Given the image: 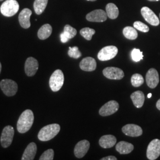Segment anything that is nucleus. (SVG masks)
Segmentation results:
<instances>
[{"label": "nucleus", "mask_w": 160, "mask_h": 160, "mask_svg": "<svg viewBox=\"0 0 160 160\" xmlns=\"http://www.w3.org/2000/svg\"><path fill=\"white\" fill-rule=\"evenodd\" d=\"M61 127L59 125L53 123L44 126L40 129L38 133V138L41 141H48L55 137L60 131Z\"/></svg>", "instance_id": "f03ea898"}, {"label": "nucleus", "mask_w": 160, "mask_h": 160, "mask_svg": "<svg viewBox=\"0 0 160 160\" xmlns=\"http://www.w3.org/2000/svg\"><path fill=\"white\" fill-rule=\"evenodd\" d=\"M90 144L87 140H82L77 143L74 148V154L77 158H81L85 156L90 148Z\"/></svg>", "instance_id": "dca6fc26"}, {"label": "nucleus", "mask_w": 160, "mask_h": 160, "mask_svg": "<svg viewBox=\"0 0 160 160\" xmlns=\"http://www.w3.org/2000/svg\"><path fill=\"white\" fill-rule=\"evenodd\" d=\"M107 18L106 12L101 9L95 10L86 16V19L92 22H103L107 20Z\"/></svg>", "instance_id": "f8f14e48"}, {"label": "nucleus", "mask_w": 160, "mask_h": 160, "mask_svg": "<svg viewBox=\"0 0 160 160\" xmlns=\"http://www.w3.org/2000/svg\"><path fill=\"white\" fill-rule=\"evenodd\" d=\"M97 63L96 60L92 57H86L80 62V68L84 71L91 72L96 69Z\"/></svg>", "instance_id": "a211bd4d"}, {"label": "nucleus", "mask_w": 160, "mask_h": 160, "mask_svg": "<svg viewBox=\"0 0 160 160\" xmlns=\"http://www.w3.org/2000/svg\"><path fill=\"white\" fill-rule=\"evenodd\" d=\"M141 14L146 22L151 25L157 26L160 24V20L154 12L147 7H143L141 9Z\"/></svg>", "instance_id": "9b49d317"}, {"label": "nucleus", "mask_w": 160, "mask_h": 160, "mask_svg": "<svg viewBox=\"0 0 160 160\" xmlns=\"http://www.w3.org/2000/svg\"><path fill=\"white\" fill-rule=\"evenodd\" d=\"M159 75L154 68L149 69L146 74L147 84L151 88H154L159 83Z\"/></svg>", "instance_id": "4468645a"}, {"label": "nucleus", "mask_w": 160, "mask_h": 160, "mask_svg": "<svg viewBox=\"0 0 160 160\" xmlns=\"http://www.w3.org/2000/svg\"><path fill=\"white\" fill-rule=\"evenodd\" d=\"M106 14L110 19H116L119 16V9L113 3H109L106 7Z\"/></svg>", "instance_id": "b1692460"}, {"label": "nucleus", "mask_w": 160, "mask_h": 160, "mask_svg": "<svg viewBox=\"0 0 160 160\" xmlns=\"http://www.w3.org/2000/svg\"><path fill=\"white\" fill-rule=\"evenodd\" d=\"M37 152V146L34 142L29 143L24 150L22 160H34L35 155Z\"/></svg>", "instance_id": "aec40b11"}, {"label": "nucleus", "mask_w": 160, "mask_h": 160, "mask_svg": "<svg viewBox=\"0 0 160 160\" xmlns=\"http://www.w3.org/2000/svg\"><path fill=\"white\" fill-rule=\"evenodd\" d=\"M1 63L0 62V74H1Z\"/></svg>", "instance_id": "58836bf2"}, {"label": "nucleus", "mask_w": 160, "mask_h": 160, "mask_svg": "<svg viewBox=\"0 0 160 160\" xmlns=\"http://www.w3.org/2000/svg\"><path fill=\"white\" fill-rule=\"evenodd\" d=\"M123 33L126 39L129 40H135L137 38L138 33L135 28L131 26H127L123 30Z\"/></svg>", "instance_id": "a878e982"}, {"label": "nucleus", "mask_w": 160, "mask_h": 160, "mask_svg": "<svg viewBox=\"0 0 160 160\" xmlns=\"http://www.w3.org/2000/svg\"><path fill=\"white\" fill-rule=\"evenodd\" d=\"M133 27L134 28L144 33H147L149 30L148 26L147 25L139 21H137L133 23Z\"/></svg>", "instance_id": "473e14b6"}, {"label": "nucleus", "mask_w": 160, "mask_h": 160, "mask_svg": "<svg viewBox=\"0 0 160 160\" xmlns=\"http://www.w3.org/2000/svg\"><path fill=\"white\" fill-rule=\"evenodd\" d=\"M151 96H152V94H151V93H149L147 97H148V98H151Z\"/></svg>", "instance_id": "e433bc0d"}, {"label": "nucleus", "mask_w": 160, "mask_h": 160, "mask_svg": "<svg viewBox=\"0 0 160 160\" xmlns=\"http://www.w3.org/2000/svg\"><path fill=\"white\" fill-rule=\"evenodd\" d=\"M63 33L66 35V36L69 39H71L73 38H74L75 35L77 33V30L74 28L71 27L68 24H67L63 29Z\"/></svg>", "instance_id": "c85d7f7f"}, {"label": "nucleus", "mask_w": 160, "mask_h": 160, "mask_svg": "<svg viewBox=\"0 0 160 160\" xmlns=\"http://www.w3.org/2000/svg\"><path fill=\"white\" fill-rule=\"evenodd\" d=\"M122 132L127 136L131 137H138L142 134V128L134 124H128L122 128Z\"/></svg>", "instance_id": "2eb2a0df"}, {"label": "nucleus", "mask_w": 160, "mask_h": 160, "mask_svg": "<svg viewBox=\"0 0 160 160\" xmlns=\"http://www.w3.org/2000/svg\"><path fill=\"white\" fill-rule=\"evenodd\" d=\"M64 75L61 70L55 71L49 79V86L53 92H58L63 86Z\"/></svg>", "instance_id": "20e7f679"}, {"label": "nucleus", "mask_w": 160, "mask_h": 160, "mask_svg": "<svg viewBox=\"0 0 160 160\" xmlns=\"http://www.w3.org/2000/svg\"><path fill=\"white\" fill-rule=\"evenodd\" d=\"M134 147L131 143L125 141H120L116 145V151L120 154H128L133 150Z\"/></svg>", "instance_id": "412c9836"}, {"label": "nucleus", "mask_w": 160, "mask_h": 160, "mask_svg": "<svg viewBox=\"0 0 160 160\" xmlns=\"http://www.w3.org/2000/svg\"><path fill=\"white\" fill-rule=\"evenodd\" d=\"M52 28L49 24H45L40 28L38 32V36L40 40H45L48 39L52 34Z\"/></svg>", "instance_id": "5701e85b"}, {"label": "nucleus", "mask_w": 160, "mask_h": 160, "mask_svg": "<svg viewBox=\"0 0 160 160\" xmlns=\"http://www.w3.org/2000/svg\"><path fill=\"white\" fill-rule=\"evenodd\" d=\"M54 157V151L52 149L45 151L39 158L40 160H52Z\"/></svg>", "instance_id": "2f4dec72"}, {"label": "nucleus", "mask_w": 160, "mask_h": 160, "mask_svg": "<svg viewBox=\"0 0 160 160\" xmlns=\"http://www.w3.org/2000/svg\"></svg>", "instance_id": "79ce46f5"}, {"label": "nucleus", "mask_w": 160, "mask_h": 160, "mask_svg": "<svg viewBox=\"0 0 160 160\" xmlns=\"http://www.w3.org/2000/svg\"><path fill=\"white\" fill-rule=\"evenodd\" d=\"M32 14V12L29 8H24L20 12L18 16V21L20 26L24 29H29L30 27V18Z\"/></svg>", "instance_id": "f3484780"}, {"label": "nucleus", "mask_w": 160, "mask_h": 160, "mask_svg": "<svg viewBox=\"0 0 160 160\" xmlns=\"http://www.w3.org/2000/svg\"><path fill=\"white\" fill-rule=\"evenodd\" d=\"M149 1H160V0H148Z\"/></svg>", "instance_id": "4c0bfd02"}, {"label": "nucleus", "mask_w": 160, "mask_h": 160, "mask_svg": "<svg viewBox=\"0 0 160 160\" xmlns=\"http://www.w3.org/2000/svg\"><path fill=\"white\" fill-rule=\"evenodd\" d=\"M160 155V140L155 139L149 143L147 150V157L150 160L157 159Z\"/></svg>", "instance_id": "6e6552de"}, {"label": "nucleus", "mask_w": 160, "mask_h": 160, "mask_svg": "<svg viewBox=\"0 0 160 160\" xmlns=\"http://www.w3.org/2000/svg\"><path fill=\"white\" fill-rule=\"evenodd\" d=\"M60 38H61V41L62 43H67L69 39L66 36V35L64 34L63 33H62L60 35Z\"/></svg>", "instance_id": "72a5a7b5"}, {"label": "nucleus", "mask_w": 160, "mask_h": 160, "mask_svg": "<svg viewBox=\"0 0 160 160\" xmlns=\"http://www.w3.org/2000/svg\"><path fill=\"white\" fill-rule=\"evenodd\" d=\"M118 49L116 46H105L99 51L97 57L100 61H106L114 58L118 54Z\"/></svg>", "instance_id": "423d86ee"}, {"label": "nucleus", "mask_w": 160, "mask_h": 160, "mask_svg": "<svg viewBox=\"0 0 160 160\" xmlns=\"http://www.w3.org/2000/svg\"><path fill=\"white\" fill-rule=\"evenodd\" d=\"M0 87L4 94L7 96H13L18 90L17 84L13 80L4 79L0 82Z\"/></svg>", "instance_id": "39448f33"}, {"label": "nucleus", "mask_w": 160, "mask_h": 160, "mask_svg": "<svg viewBox=\"0 0 160 160\" xmlns=\"http://www.w3.org/2000/svg\"><path fill=\"white\" fill-rule=\"evenodd\" d=\"M48 0H35L33 4L34 12L36 14L40 15L45 11Z\"/></svg>", "instance_id": "393cba45"}, {"label": "nucleus", "mask_w": 160, "mask_h": 160, "mask_svg": "<svg viewBox=\"0 0 160 160\" xmlns=\"http://www.w3.org/2000/svg\"><path fill=\"white\" fill-rule=\"evenodd\" d=\"M68 54L69 57L73 58L75 59H78L82 55L81 53L80 52L78 49V48L77 46H74L72 48L69 47Z\"/></svg>", "instance_id": "7c9ffc66"}, {"label": "nucleus", "mask_w": 160, "mask_h": 160, "mask_svg": "<svg viewBox=\"0 0 160 160\" xmlns=\"http://www.w3.org/2000/svg\"><path fill=\"white\" fill-rule=\"evenodd\" d=\"M103 74L105 77L110 80H121L125 75L121 69L116 67H107L103 69Z\"/></svg>", "instance_id": "9d476101"}, {"label": "nucleus", "mask_w": 160, "mask_h": 160, "mask_svg": "<svg viewBox=\"0 0 160 160\" xmlns=\"http://www.w3.org/2000/svg\"><path fill=\"white\" fill-rule=\"evenodd\" d=\"M144 82L143 77L139 74H135L132 76L131 84L135 87L142 86Z\"/></svg>", "instance_id": "bb28decb"}, {"label": "nucleus", "mask_w": 160, "mask_h": 160, "mask_svg": "<svg viewBox=\"0 0 160 160\" xmlns=\"http://www.w3.org/2000/svg\"><path fill=\"white\" fill-rule=\"evenodd\" d=\"M34 122V114L33 112L27 109L20 115L17 121V131L20 133H24L29 131Z\"/></svg>", "instance_id": "f257e3e1"}, {"label": "nucleus", "mask_w": 160, "mask_h": 160, "mask_svg": "<svg viewBox=\"0 0 160 160\" xmlns=\"http://www.w3.org/2000/svg\"><path fill=\"white\" fill-rule=\"evenodd\" d=\"M87 1H95L96 0H87Z\"/></svg>", "instance_id": "ea45409f"}, {"label": "nucleus", "mask_w": 160, "mask_h": 160, "mask_svg": "<svg viewBox=\"0 0 160 160\" xmlns=\"http://www.w3.org/2000/svg\"><path fill=\"white\" fill-rule=\"evenodd\" d=\"M14 135V130L12 126H6L2 130L1 136V144L4 148L10 147Z\"/></svg>", "instance_id": "0eeeda50"}, {"label": "nucleus", "mask_w": 160, "mask_h": 160, "mask_svg": "<svg viewBox=\"0 0 160 160\" xmlns=\"http://www.w3.org/2000/svg\"><path fill=\"white\" fill-rule=\"evenodd\" d=\"M131 57L132 60L137 62L143 59V53L139 49H133L132 51Z\"/></svg>", "instance_id": "c756f323"}, {"label": "nucleus", "mask_w": 160, "mask_h": 160, "mask_svg": "<svg viewBox=\"0 0 160 160\" xmlns=\"http://www.w3.org/2000/svg\"><path fill=\"white\" fill-rule=\"evenodd\" d=\"M95 33L96 31L94 29L88 28H85L80 30V34L87 40H92V36Z\"/></svg>", "instance_id": "cd10ccee"}, {"label": "nucleus", "mask_w": 160, "mask_h": 160, "mask_svg": "<svg viewBox=\"0 0 160 160\" xmlns=\"http://www.w3.org/2000/svg\"><path fill=\"white\" fill-rule=\"evenodd\" d=\"M19 10V4L16 0H6L0 7L1 14L6 17H12Z\"/></svg>", "instance_id": "7ed1b4c3"}, {"label": "nucleus", "mask_w": 160, "mask_h": 160, "mask_svg": "<svg viewBox=\"0 0 160 160\" xmlns=\"http://www.w3.org/2000/svg\"><path fill=\"white\" fill-rule=\"evenodd\" d=\"M101 160H117V158L114 157V156H108L106 157H104L103 158H102Z\"/></svg>", "instance_id": "f704fd0d"}, {"label": "nucleus", "mask_w": 160, "mask_h": 160, "mask_svg": "<svg viewBox=\"0 0 160 160\" xmlns=\"http://www.w3.org/2000/svg\"><path fill=\"white\" fill-rule=\"evenodd\" d=\"M3 1V0H0V1Z\"/></svg>", "instance_id": "a19ab883"}, {"label": "nucleus", "mask_w": 160, "mask_h": 160, "mask_svg": "<svg viewBox=\"0 0 160 160\" xmlns=\"http://www.w3.org/2000/svg\"><path fill=\"white\" fill-rule=\"evenodd\" d=\"M116 143V138L112 135H104L99 140V145L103 148H110Z\"/></svg>", "instance_id": "6ab92c4d"}, {"label": "nucleus", "mask_w": 160, "mask_h": 160, "mask_svg": "<svg viewBox=\"0 0 160 160\" xmlns=\"http://www.w3.org/2000/svg\"><path fill=\"white\" fill-rule=\"evenodd\" d=\"M131 98L136 108H141L142 107L145 101V96L143 92L141 91L134 92L131 95Z\"/></svg>", "instance_id": "4be33fe9"}, {"label": "nucleus", "mask_w": 160, "mask_h": 160, "mask_svg": "<svg viewBox=\"0 0 160 160\" xmlns=\"http://www.w3.org/2000/svg\"><path fill=\"white\" fill-rule=\"evenodd\" d=\"M156 106H157V108L160 110V99H159V100L157 101V104H156Z\"/></svg>", "instance_id": "c9c22d12"}, {"label": "nucleus", "mask_w": 160, "mask_h": 160, "mask_svg": "<svg viewBox=\"0 0 160 160\" xmlns=\"http://www.w3.org/2000/svg\"><path fill=\"white\" fill-rule=\"evenodd\" d=\"M119 108V104L114 100L109 101L104 104L99 110V114L102 116H108L116 113Z\"/></svg>", "instance_id": "1a4fd4ad"}, {"label": "nucleus", "mask_w": 160, "mask_h": 160, "mask_svg": "<svg viewBox=\"0 0 160 160\" xmlns=\"http://www.w3.org/2000/svg\"><path fill=\"white\" fill-rule=\"evenodd\" d=\"M39 68L38 61L33 57H29L26 59L24 70L26 74L28 77H33L37 72Z\"/></svg>", "instance_id": "ddd939ff"}]
</instances>
